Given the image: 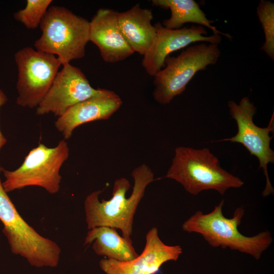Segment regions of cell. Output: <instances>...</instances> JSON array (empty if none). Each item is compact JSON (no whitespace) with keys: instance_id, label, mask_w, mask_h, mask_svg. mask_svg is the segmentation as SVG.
Instances as JSON below:
<instances>
[{"instance_id":"cell-1","label":"cell","mask_w":274,"mask_h":274,"mask_svg":"<svg viewBox=\"0 0 274 274\" xmlns=\"http://www.w3.org/2000/svg\"><path fill=\"white\" fill-rule=\"evenodd\" d=\"M131 176L134 185L128 197L126 195L130 184L125 178L115 181L112 196L108 200H99L101 190L94 191L87 196L84 201V210L89 230L100 226L110 227L120 230L123 237L130 238L134 216L139 204L147 186L154 181V173L145 164L135 168Z\"/></svg>"},{"instance_id":"cell-2","label":"cell","mask_w":274,"mask_h":274,"mask_svg":"<svg viewBox=\"0 0 274 274\" xmlns=\"http://www.w3.org/2000/svg\"><path fill=\"white\" fill-rule=\"evenodd\" d=\"M224 200L204 214L196 211L182 224L183 231L201 235L212 247L229 248L259 260L273 242L269 231H263L252 236L242 234L238 227L245 214L243 207L237 208L232 218L225 217L222 212Z\"/></svg>"},{"instance_id":"cell-3","label":"cell","mask_w":274,"mask_h":274,"mask_svg":"<svg viewBox=\"0 0 274 274\" xmlns=\"http://www.w3.org/2000/svg\"><path fill=\"white\" fill-rule=\"evenodd\" d=\"M165 177L179 183L194 195L208 190L224 195L228 189L238 188L244 184L223 169L217 157L206 148L177 147Z\"/></svg>"},{"instance_id":"cell-4","label":"cell","mask_w":274,"mask_h":274,"mask_svg":"<svg viewBox=\"0 0 274 274\" xmlns=\"http://www.w3.org/2000/svg\"><path fill=\"white\" fill-rule=\"evenodd\" d=\"M42 34L34 43L36 50L56 55L63 66L81 59L89 41L90 23L68 9L49 8L40 25Z\"/></svg>"},{"instance_id":"cell-5","label":"cell","mask_w":274,"mask_h":274,"mask_svg":"<svg viewBox=\"0 0 274 274\" xmlns=\"http://www.w3.org/2000/svg\"><path fill=\"white\" fill-rule=\"evenodd\" d=\"M0 220L4 225L12 252L25 258L37 267H56L61 250L54 241L45 237L21 217L5 190L0 179Z\"/></svg>"},{"instance_id":"cell-6","label":"cell","mask_w":274,"mask_h":274,"mask_svg":"<svg viewBox=\"0 0 274 274\" xmlns=\"http://www.w3.org/2000/svg\"><path fill=\"white\" fill-rule=\"evenodd\" d=\"M220 55L218 45L201 42L187 47L177 56H168L164 67L154 76V100L161 105L169 104L184 92L197 72L215 64Z\"/></svg>"},{"instance_id":"cell-7","label":"cell","mask_w":274,"mask_h":274,"mask_svg":"<svg viewBox=\"0 0 274 274\" xmlns=\"http://www.w3.org/2000/svg\"><path fill=\"white\" fill-rule=\"evenodd\" d=\"M68 155L69 148L64 139L53 148L39 144L29 152L18 168L13 171L3 168L5 190L8 193L36 186L51 194L58 192L61 180L60 169Z\"/></svg>"},{"instance_id":"cell-8","label":"cell","mask_w":274,"mask_h":274,"mask_svg":"<svg viewBox=\"0 0 274 274\" xmlns=\"http://www.w3.org/2000/svg\"><path fill=\"white\" fill-rule=\"evenodd\" d=\"M18 69L17 104L33 108L50 89L61 65L55 55L24 47L14 55Z\"/></svg>"},{"instance_id":"cell-9","label":"cell","mask_w":274,"mask_h":274,"mask_svg":"<svg viewBox=\"0 0 274 274\" xmlns=\"http://www.w3.org/2000/svg\"><path fill=\"white\" fill-rule=\"evenodd\" d=\"M228 106L231 117L236 122L238 130L234 136L222 141L240 143L251 155L257 157L259 162V168H262L266 178V185L262 196L265 197L273 194L274 190L268 177L267 165L269 163L274 162V152L270 147L272 137L269 136L270 132L274 130L273 113L268 126L262 128L257 126L253 122L256 108L248 97H243L238 104L230 100Z\"/></svg>"},{"instance_id":"cell-10","label":"cell","mask_w":274,"mask_h":274,"mask_svg":"<svg viewBox=\"0 0 274 274\" xmlns=\"http://www.w3.org/2000/svg\"><path fill=\"white\" fill-rule=\"evenodd\" d=\"M110 91L94 88L81 69L68 63L57 73L50 89L37 107L36 114L52 113L59 117L75 105Z\"/></svg>"},{"instance_id":"cell-11","label":"cell","mask_w":274,"mask_h":274,"mask_svg":"<svg viewBox=\"0 0 274 274\" xmlns=\"http://www.w3.org/2000/svg\"><path fill=\"white\" fill-rule=\"evenodd\" d=\"M154 26L157 33L156 40L144 56L142 62L146 72L151 76H154L164 67L165 58L173 52L195 42H208L218 45L221 41L220 35L207 36L208 33L206 28L201 25L170 29L164 27L161 23L158 22Z\"/></svg>"},{"instance_id":"cell-12","label":"cell","mask_w":274,"mask_h":274,"mask_svg":"<svg viewBox=\"0 0 274 274\" xmlns=\"http://www.w3.org/2000/svg\"><path fill=\"white\" fill-rule=\"evenodd\" d=\"M182 252L180 245L164 244L153 227L147 233L144 250L136 258L127 261L104 258L99 265L106 274H156L164 263L177 261Z\"/></svg>"},{"instance_id":"cell-13","label":"cell","mask_w":274,"mask_h":274,"mask_svg":"<svg viewBox=\"0 0 274 274\" xmlns=\"http://www.w3.org/2000/svg\"><path fill=\"white\" fill-rule=\"evenodd\" d=\"M118 13L101 8L89 21V41L97 47L102 59L108 63L122 61L134 53L120 30Z\"/></svg>"},{"instance_id":"cell-14","label":"cell","mask_w":274,"mask_h":274,"mask_svg":"<svg viewBox=\"0 0 274 274\" xmlns=\"http://www.w3.org/2000/svg\"><path fill=\"white\" fill-rule=\"evenodd\" d=\"M122 105L120 96L110 90L106 94L91 97L73 106L58 118L55 126L64 139L67 140L78 126L89 122L108 119Z\"/></svg>"},{"instance_id":"cell-15","label":"cell","mask_w":274,"mask_h":274,"mask_svg":"<svg viewBox=\"0 0 274 274\" xmlns=\"http://www.w3.org/2000/svg\"><path fill=\"white\" fill-rule=\"evenodd\" d=\"M152 9L142 8L136 4L130 9L118 13L120 30L134 52L144 56L154 44L156 30L151 23Z\"/></svg>"},{"instance_id":"cell-16","label":"cell","mask_w":274,"mask_h":274,"mask_svg":"<svg viewBox=\"0 0 274 274\" xmlns=\"http://www.w3.org/2000/svg\"><path fill=\"white\" fill-rule=\"evenodd\" d=\"M92 242L95 254L107 259L127 261L139 256L131 238L121 236L114 228L100 226L90 229L84 245L90 244Z\"/></svg>"},{"instance_id":"cell-17","label":"cell","mask_w":274,"mask_h":274,"mask_svg":"<svg viewBox=\"0 0 274 274\" xmlns=\"http://www.w3.org/2000/svg\"><path fill=\"white\" fill-rule=\"evenodd\" d=\"M152 5L164 9H169L170 17L161 23L165 28L180 29L186 23H194L211 29L213 34L223 35L231 40L230 35L222 32L212 25L213 21L209 20L199 5L194 0H153Z\"/></svg>"},{"instance_id":"cell-18","label":"cell","mask_w":274,"mask_h":274,"mask_svg":"<svg viewBox=\"0 0 274 274\" xmlns=\"http://www.w3.org/2000/svg\"><path fill=\"white\" fill-rule=\"evenodd\" d=\"M256 13L262 25L265 42L261 47L272 60L274 59V4L269 1L260 0Z\"/></svg>"},{"instance_id":"cell-19","label":"cell","mask_w":274,"mask_h":274,"mask_svg":"<svg viewBox=\"0 0 274 274\" xmlns=\"http://www.w3.org/2000/svg\"><path fill=\"white\" fill-rule=\"evenodd\" d=\"M51 0H27L25 7L13 14L14 19L28 29L37 28L45 15Z\"/></svg>"},{"instance_id":"cell-20","label":"cell","mask_w":274,"mask_h":274,"mask_svg":"<svg viewBox=\"0 0 274 274\" xmlns=\"http://www.w3.org/2000/svg\"><path fill=\"white\" fill-rule=\"evenodd\" d=\"M8 100V98L3 90L0 89V108L5 105ZM7 143V139L0 130V150ZM3 167L0 164V174L2 172Z\"/></svg>"}]
</instances>
